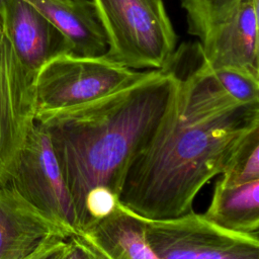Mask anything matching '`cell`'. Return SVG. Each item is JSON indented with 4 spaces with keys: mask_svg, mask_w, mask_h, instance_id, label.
Instances as JSON below:
<instances>
[{
    "mask_svg": "<svg viewBox=\"0 0 259 259\" xmlns=\"http://www.w3.org/2000/svg\"><path fill=\"white\" fill-rule=\"evenodd\" d=\"M178 78L175 95L135 157L119 195L124 207L145 219L192 211L200 189L222 174L246 137L259 127L258 77L199 64Z\"/></svg>",
    "mask_w": 259,
    "mask_h": 259,
    "instance_id": "6da1fadb",
    "label": "cell"
},
{
    "mask_svg": "<svg viewBox=\"0 0 259 259\" xmlns=\"http://www.w3.org/2000/svg\"><path fill=\"white\" fill-rule=\"evenodd\" d=\"M178 81L167 67L147 70L140 80L104 97L35 117L50 136L73 201L77 233L91 189L106 187L119 199L126 173L165 114Z\"/></svg>",
    "mask_w": 259,
    "mask_h": 259,
    "instance_id": "7a4b0ae2",
    "label": "cell"
},
{
    "mask_svg": "<svg viewBox=\"0 0 259 259\" xmlns=\"http://www.w3.org/2000/svg\"><path fill=\"white\" fill-rule=\"evenodd\" d=\"M107 40L105 59L133 70H161L177 35L163 0H91Z\"/></svg>",
    "mask_w": 259,
    "mask_h": 259,
    "instance_id": "3957f363",
    "label": "cell"
},
{
    "mask_svg": "<svg viewBox=\"0 0 259 259\" xmlns=\"http://www.w3.org/2000/svg\"><path fill=\"white\" fill-rule=\"evenodd\" d=\"M145 73L104 57L61 53L48 61L37 73L35 117L104 97L130 86Z\"/></svg>",
    "mask_w": 259,
    "mask_h": 259,
    "instance_id": "277c9868",
    "label": "cell"
},
{
    "mask_svg": "<svg viewBox=\"0 0 259 259\" xmlns=\"http://www.w3.org/2000/svg\"><path fill=\"white\" fill-rule=\"evenodd\" d=\"M138 217L161 259H259V232H234L193 210L164 220Z\"/></svg>",
    "mask_w": 259,
    "mask_h": 259,
    "instance_id": "5b68a950",
    "label": "cell"
},
{
    "mask_svg": "<svg viewBox=\"0 0 259 259\" xmlns=\"http://www.w3.org/2000/svg\"><path fill=\"white\" fill-rule=\"evenodd\" d=\"M9 182L68 237L77 234L75 210L69 189L50 136L37 122H34L26 138L16 171Z\"/></svg>",
    "mask_w": 259,
    "mask_h": 259,
    "instance_id": "8992f818",
    "label": "cell"
},
{
    "mask_svg": "<svg viewBox=\"0 0 259 259\" xmlns=\"http://www.w3.org/2000/svg\"><path fill=\"white\" fill-rule=\"evenodd\" d=\"M36 75L16 58L0 22V185L13 177L35 122Z\"/></svg>",
    "mask_w": 259,
    "mask_h": 259,
    "instance_id": "52a82bcc",
    "label": "cell"
},
{
    "mask_svg": "<svg viewBox=\"0 0 259 259\" xmlns=\"http://www.w3.org/2000/svg\"><path fill=\"white\" fill-rule=\"evenodd\" d=\"M200 65L232 68L259 77L258 0H243L233 14L198 44Z\"/></svg>",
    "mask_w": 259,
    "mask_h": 259,
    "instance_id": "ba28073f",
    "label": "cell"
},
{
    "mask_svg": "<svg viewBox=\"0 0 259 259\" xmlns=\"http://www.w3.org/2000/svg\"><path fill=\"white\" fill-rule=\"evenodd\" d=\"M0 22L20 64L36 76L48 61L68 52L62 33L25 0H0Z\"/></svg>",
    "mask_w": 259,
    "mask_h": 259,
    "instance_id": "9c48e42d",
    "label": "cell"
},
{
    "mask_svg": "<svg viewBox=\"0 0 259 259\" xmlns=\"http://www.w3.org/2000/svg\"><path fill=\"white\" fill-rule=\"evenodd\" d=\"M53 236L68 238L10 182L0 185V259L23 258Z\"/></svg>",
    "mask_w": 259,
    "mask_h": 259,
    "instance_id": "30bf717a",
    "label": "cell"
},
{
    "mask_svg": "<svg viewBox=\"0 0 259 259\" xmlns=\"http://www.w3.org/2000/svg\"><path fill=\"white\" fill-rule=\"evenodd\" d=\"M35 7L64 36L68 53L103 57L106 35L91 0H25Z\"/></svg>",
    "mask_w": 259,
    "mask_h": 259,
    "instance_id": "8fae6325",
    "label": "cell"
},
{
    "mask_svg": "<svg viewBox=\"0 0 259 259\" xmlns=\"http://www.w3.org/2000/svg\"><path fill=\"white\" fill-rule=\"evenodd\" d=\"M79 234L109 259H161L149 245L139 217L120 202Z\"/></svg>",
    "mask_w": 259,
    "mask_h": 259,
    "instance_id": "7c38bea8",
    "label": "cell"
},
{
    "mask_svg": "<svg viewBox=\"0 0 259 259\" xmlns=\"http://www.w3.org/2000/svg\"><path fill=\"white\" fill-rule=\"evenodd\" d=\"M203 217L234 232H259V180L229 185L219 179Z\"/></svg>",
    "mask_w": 259,
    "mask_h": 259,
    "instance_id": "4fadbf2b",
    "label": "cell"
},
{
    "mask_svg": "<svg viewBox=\"0 0 259 259\" xmlns=\"http://www.w3.org/2000/svg\"><path fill=\"white\" fill-rule=\"evenodd\" d=\"M243 0H182L187 29L202 44L206 37L226 21Z\"/></svg>",
    "mask_w": 259,
    "mask_h": 259,
    "instance_id": "5bb4252c",
    "label": "cell"
},
{
    "mask_svg": "<svg viewBox=\"0 0 259 259\" xmlns=\"http://www.w3.org/2000/svg\"><path fill=\"white\" fill-rule=\"evenodd\" d=\"M220 180L229 185L259 180V127L251 132L236 150Z\"/></svg>",
    "mask_w": 259,
    "mask_h": 259,
    "instance_id": "9a60e30c",
    "label": "cell"
},
{
    "mask_svg": "<svg viewBox=\"0 0 259 259\" xmlns=\"http://www.w3.org/2000/svg\"><path fill=\"white\" fill-rule=\"evenodd\" d=\"M67 245L64 259H109L79 233L69 236Z\"/></svg>",
    "mask_w": 259,
    "mask_h": 259,
    "instance_id": "2e32d148",
    "label": "cell"
},
{
    "mask_svg": "<svg viewBox=\"0 0 259 259\" xmlns=\"http://www.w3.org/2000/svg\"><path fill=\"white\" fill-rule=\"evenodd\" d=\"M67 248V238L53 236L44 240L31 253L20 259H64Z\"/></svg>",
    "mask_w": 259,
    "mask_h": 259,
    "instance_id": "e0dca14e",
    "label": "cell"
}]
</instances>
